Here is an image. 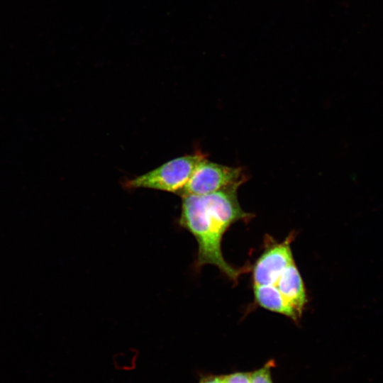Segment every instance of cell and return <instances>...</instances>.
Here are the masks:
<instances>
[{
  "instance_id": "6da1fadb",
  "label": "cell",
  "mask_w": 383,
  "mask_h": 383,
  "mask_svg": "<svg viewBox=\"0 0 383 383\" xmlns=\"http://www.w3.org/2000/svg\"><path fill=\"white\" fill-rule=\"evenodd\" d=\"M238 189V187H231L206 194L182 196L178 220L179 226L189 231L196 241V270L211 265L234 282L243 271L225 260L222 240L232 225L249 221L254 216L240 206Z\"/></svg>"
},
{
  "instance_id": "7a4b0ae2",
  "label": "cell",
  "mask_w": 383,
  "mask_h": 383,
  "mask_svg": "<svg viewBox=\"0 0 383 383\" xmlns=\"http://www.w3.org/2000/svg\"><path fill=\"white\" fill-rule=\"evenodd\" d=\"M206 158L205 155L200 152L174 158L127 181L125 187L152 189L179 194L196 166Z\"/></svg>"
},
{
  "instance_id": "3957f363",
  "label": "cell",
  "mask_w": 383,
  "mask_h": 383,
  "mask_svg": "<svg viewBox=\"0 0 383 383\" xmlns=\"http://www.w3.org/2000/svg\"><path fill=\"white\" fill-rule=\"evenodd\" d=\"M247 180L241 167L220 165L203 160L195 168L183 189L182 196L189 194H206L231 187H240Z\"/></svg>"
},
{
  "instance_id": "277c9868",
  "label": "cell",
  "mask_w": 383,
  "mask_h": 383,
  "mask_svg": "<svg viewBox=\"0 0 383 383\" xmlns=\"http://www.w3.org/2000/svg\"><path fill=\"white\" fill-rule=\"evenodd\" d=\"M293 238L291 233L284 240L267 245L252 266V287L272 285L280 273L295 262L291 248Z\"/></svg>"
},
{
  "instance_id": "5b68a950",
  "label": "cell",
  "mask_w": 383,
  "mask_h": 383,
  "mask_svg": "<svg viewBox=\"0 0 383 383\" xmlns=\"http://www.w3.org/2000/svg\"><path fill=\"white\" fill-rule=\"evenodd\" d=\"M277 289L285 301L301 317L308 303L306 289L295 262L288 265L270 286Z\"/></svg>"
},
{
  "instance_id": "8992f818",
  "label": "cell",
  "mask_w": 383,
  "mask_h": 383,
  "mask_svg": "<svg viewBox=\"0 0 383 383\" xmlns=\"http://www.w3.org/2000/svg\"><path fill=\"white\" fill-rule=\"evenodd\" d=\"M275 363L273 360H269L263 367L250 372V383H273L271 369Z\"/></svg>"
},
{
  "instance_id": "52a82bcc",
  "label": "cell",
  "mask_w": 383,
  "mask_h": 383,
  "mask_svg": "<svg viewBox=\"0 0 383 383\" xmlns=\"http://www.w3.org/2000/svg\"><path fill=\"white\" fill-rule=\"evenodd\" d=\"M221 383H250V372H238L221 375Z\"/></svg>"
},
{
  "instance_id": "ba28073f",
  "label": "cell",
  "mask_w": 383,
  "mask_h": 383,
  "mask_svg": "<svg viewBox=\"0 0 383 383\" xmlns=\"http://www.w3.org/2000/svg\"><path fill=\"white\" fill-rule=\"evenodd\" d=\"M221 375H206L203 377L199 383H221Z\"/></svg>"
}]
</instances>
